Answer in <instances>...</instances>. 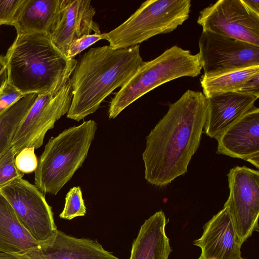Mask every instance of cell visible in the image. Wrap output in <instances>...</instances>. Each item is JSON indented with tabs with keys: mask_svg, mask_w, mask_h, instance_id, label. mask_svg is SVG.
I'll return each instance as SVG.
<instances>
[{
	"mask_svg": "<svg viewBox=\"0 0 259 259\" xmlns=\"http://www.w3.org/2000/svg\"><path fill=\"white\" fill-rule=\"evenodd\" d=\"M167 223L162 210L145 220L133 243L130 259H168L172 249L165 233Z\"/></svg>",
	"mask_w": 259,
	"mask_h": 259,
	"instance_id": "ac0fdd59",
	"label": "cell"
},
{
	"mask_svg": "<svg viewBox=\"0 0 259 259\" xmlns=\"http://www.w3.org/2000/svg\"><path fill=\"white\" fill-rule=\"evenodd\" d=\"M38 95H25L0 114V156L9 148L20 122L35 101Z\"/></svg>",
	"mask_w": 259,
	"mask_h": 259,
	"instance_id": "44dd1931",
	"label": "cell"
},
{
	"mask_svg": "<svg viewBox=\"0 0 259 259\" xmlns=\"http://www.w3.org/2000/svg\"><path fill=\"white\" fill-rule=\"evenodd\" d=\"M24 0H0V25H11Z\"/></svg>",
	"mask_w": 259,
	"mask_h": 259,
	"instance_id": "484cf974",
	"label": "cell"
},
{
	"mask_svg": "<svg viewBox=\"0 0 259 259\" xmlns=\"http://www.w3.org/2000/svg\"><path fill=\"white\" fill-rule=\"evenodd\" d=\"M198 53L205 75L259 65V47L202 31Z\"/></svg>",
	"mask_w": 259,
	"mask_h": 259,
	"instance_id": "8fae6325",
	"label": "cell"
},
{
	"mask_svg": "<svg viewBox=\"0 0 259 259\" xmlns=\"http://www.w3.org/2000/svg\"><path fill=\"white\" fill-rule=\"evenodd\" d=\"M144 62L140 45L91 48L77 61L70 77L72 98L67 117L80 121L95 112L105 98L127 83Z\"/></svg>",
	"mask_w": 259,
	"mask_h": 259,
	"instance_id": "7a4b0ae2",
	"label": "cell"
},
{
	"mask_svg": "<svg viewBox=\"0 0 259 259\" xmlns=\"http://www.w3.org/2000/svg\"><path fill=\"white\" fill-rule=\"evenodd\" d=\"M8 80V69L4 58L0 56V89Z\"/></svg>",
	"mask_w": 259,
	"mask_h": 259,
	"instance_id": "83f0119b",
	"label": "cell"
},
{
	"mask_svg": "<svg viewBox=\"0 0 259 259\" xmlns=\"http://www.w3.org/2000/svg\"><path fill=\"white\" fill-rule=\"evenodd\" d=\"M15 157L11 147L0 156V189L24 176L15 166Z\"/></svg>",
	"mask_w": 259,
	"mask_h": 259,
	"instance_id": "603a6c76",
	"label": "cell"
},
{
	"mask_svg": "<svg viewBox=\"0 0 259 259\" xmlns=\"http://www.w3.org/2000/svg\"><path fill=\"white\" fill-rule=\"evenodd\" d=\"M0 259L119 258L96 240L74 237L57 230L47 242L19 252H0Z\"/></svg>",
	"mask_w": 259,
	"mask_h": 259,
	"instance_id": "7c38bea8",
	"label": "cell"
},
{
	"mask_svg": "<svg viewBox=\"0 0 259 259\" xmlns=\"http://www.w3.org/2000/svg\"><path fill=\"white\" fill-rule=\"evenodd\" d=\"M193 244L201 249V259H244L242 245L225 206L204 225L202 236Z\"/></svg>",
	"mask_w": 259,
	"mask_h": 259,
	"instance_id": "5bb4252c",
	"label": "cell"
},
{
	"mask_svg": "<svg viewBox=\"0 0 259 259\" xmlns=\"http://www.w3.org/2000/svg\"><path fill=\"white\" fill-rule=\"evenodd\" d=\"M24 95L8 80L0 89V114Z\"/></svg>",
	"mask_w": 259,
	"mask_h": 259,
	"instance_id": "4316f807",
	"label": "cell"
},
{
	"mask_svg": "<svg viewBox=\"0 0 259 259\" xmlns=\"http://www.w3.org/2000/svg\"><path fill=\"white\" fill-rule=\"evenodd\" d=\"M34 148L22 149L15 157V164L21 173L30 174L34 172L38 165V159Z\"/></svg>",
	"mask_w": 259,
	"mask_h": 259,
	"instance_id": "cb8c5ba5",
	"label": "cell"
},
{
	"mask_svg": "<svg viewBox=\"0 0 259 259\" xmlns=\"http://www.w3.org/2000/svg\"><path fill=\"white\" fill-rule=\"evenodd\" d=\"M244 3L253 12L259 15L258 0H242Z\"/></svg>",
	"mask_w": 259,
	"mask_h": 259,
	"instance_id": "f1b7e54d",
	"label": "cell"
},
{
	"mask_svg": "<svg viewBox=\"0 0 259 259\" xmlns=\"http://www.w3.org/2000/svg\"></svg>",
	"mask_w": 259,
	"mask_h": 259,
	"instance_id": "4dcf8cb0",
	"label": "cell"
},
{
	"mask_svg": "<svg viewBox=\"0 0 259 259\" xmlns=\"http://www.w3.org/2000/svg\"><path fill=\"white\" fill-rule=\"evenodd\" d=\"M4 59L8 81L23 95L55 91L70 78L77 63L44 33L17 35Z\"/></svg>",
	"mask_w": 259,
	"mask_h": 259,
	"instance_id": "3957f363",
	"label": "cell"
},
{
	"mask_svg": "<svg viewBox=\"0 0 259 259\" xmlns=\"http://www.w3.org/2000/svg\"><path fill=\"white\" fill-rule=\"evenodd\" d=\"M86 207L80 187H74L66 195L64 209L60 214L61 219L70 220L77 217L84 216Z\"/></svg>",
	"mask_w": 259,
	"mask_h": 259,
	"instance_id": "7402d4cb",
	"label": "cell"
},
{
	"mask_svg": "<svg viewBox=\"0 0 259 259\" xmlns=\"http://www.w3.org/2000/svg\"><path fill=\"white\" fill-rule=\"evenodd\" d=\"M197 259H201V258H200V257H199V258H197Z\"/></svg>",
	"mask_w": 259,
	"mask_h": 259,
	"instance_id": "f546056e",
	"label": "cell"
},
{
	"mask_svg": "<svg viewBox=\"0 0 259 259\" xmlns=\"http://www.w3.org/2000/svg\"><path fill=\"white\" fill-rule=\"evenodd\" d=\"M259 96L242 92L220 94L206 98L207 109L204 132L216 140L254 106Z\"/></svg>",
	"mask_w": 259,
	"mask_h": 259,
	"instance_id": "2e32d148",
	"label": "cell"
},
{
	"mask_svg": "<svg viewBox=\"0 0 259 259\" xmlns=\"http://www.w3.org/2000/svg\"><path fill=\"white\" fill-rule=\"evenodd\" d=\"M229 196L226 206L241 245L258 231L259 172L236 166L227 175Z\"/></svg>",
	"mask_w": 259,
	"mask_h": 259,
	"instance_id": "9c48e42d",
	"label": "cell"
},
{
	"mask_svg": "<svg viewBox=\"0 0 259 259\" xmlns=\"http://www.w3.org/2000/svg\"><path fill=\"white\" fill-rule=\"evenodd\" d=\"M44 243L34 239L23 227L11 204L0 193V252H19Z\"/></svg>",
	"mask_w": 259,
	"mask_h": 259,
	"instance_id": "d6986e66",
	"label": "cell"
},
{
	"mask_svg": "<svg viewBox=\"0 0 259 259\" xmlns=\"http://www.w3.org/2000/svg\"><path fill=\"white\" fill-rule=\"evenodd\" d=\"M97 124L94 120L65 130L47 143L34 171V184L43 193L56 195L85 158Z\"/></svg>",
	"mask_w": 259,
	"mask_h": 259,
	"instance_id": "277c9868",
	"label": "cell"
},
{
	"mask_svg": "<svg viewBox=\"0 0 259 259\" xmlns=\"http://www.w3.org/2000/svg\"><path fill=\"white\" fill-rule=\"evenodd\" d=\"M202 69L198 53L177 45L155 59L144 62L135 74L115 93L108 115L113 119L126 107L156 88L182 77L197 76Z\"/></svg>",
	"mask_w": 259,
	"mask_h": 259,
	"instance_id": "5b68a950",
	"label": "cell"
},
{
	"mask_svg": "<svg viewBox=\"0 0 259 259\" xmlns=\"http://www.w3.org/2000/svg\"><path fill=\"white\" fill-rule=\"evenodd\" d=\"M23 227L39 242L50 239L57 230L51 207L38 188L18 178L0 189Z\"/></svg>",
	"mask_w": 259,
	"mask_h": 259,
	"instance_id": "ba28073f",
	"label": "cell"
},
{
	"mask_svg": "<svg viewBox=\"0 0 259 259\" xmlns=\"http://www.w3.org/2000/svg\"><path fill=\"white\" fill-rule=\"evenodd\" d=\"M207 109L204 95L190 90L169 105L166 113L146 137L142 158L149 183L165 186L187 172L199 146Z\"/></svg>",
	"mask_w": 259,
	"mask_h": 259,
	"instance_id": "6da1fadb",
	"label": "cell"
},
{
	"mask_svg": "<svg viewBox=\"0 0 259 259\" xmlns=\"http://www.w3.org/2000/svg\"><path fill=\"white\" fill-rule=\"evenodd\" d=\"M217 140V153L247 161L258 168L259 109L253 106Z\"/></svg>",
	"mask_w": 259,
	"mask_h": 259,
	"instance_id": "4fadbf2b",
	"label": "cell"
},
{
	"mask_svg": "<svg viewBox=\"0 0 259 259\" xmlns=\"http://www.w3.org/2000/svg\"><path fill=\"white\" fill-rule=\"evenodd\" d=\"M64 0H24L12 25L17 35L50 34L61 15Z\"/></svg>",
	"mask_w": 259,
	"mask_h": 259,
	"instance_id": "e0dca14e",
	"label": "cell"
},
{
	"mask_svg": "<svg viewBox=\"0 0 259 259\" xmlns=\"http://www.w3.org/2000/svg\"><path fill=\"white\" fill-rule=\"evenodd\" d=\"M259 74V65L233 70L211 75H202L200 79L206 98L226 93L242 92L246 83Z\"/></svg>",
	"mask_w": 259,
	"mask_h": 259,
	"instance_id": "ffe728a7",
	"label": "cell"
},
{
	"mask_svg": "<svg viewBox=\"0 0 259 259\" xmlns=\"http://www.w3.org/2000/svg\"><path fill=\"white\" fill-rule=\"evenodd\" d=\"M95 14L90 0H64L59 19L50 34L55 46L66 55L69 46L75 40L92 32L101 34L94 20Z\"/></svg>",
	"mask_w": 259,
	"mask_h": 259,
	"instance_id": "9a60e30c",
	"label": "cell"
},
{
	"mask_svg": "<svg viewBox=\"0 0 259 259\" xmlns=\"http://www.w3.org/2000/svg\"><path fill=\"white\" fill-rule=\"evenodd\" d=\"M190 0H148L104 39L114 48L139 45L155 35L171 32L189 17Z\"/></svg>",
	"mask_w": 259,
	"mask_h": 259,
	"instance_id": "8992f818",
	"label": "cell"
},
{
	"mask_svg": "<svg viewBox=\"0 0 259 259\" xmlns=\"http://www.w3.org/2000/svg\"><path fill=\"white\" fill-rule=\"evenodd\" d=\"M72 98L70 79L52 92L38 95L14 135L11 145L14 154L24 148L41 147L47 132L68 112Z\"/></svg>",
	"mask_w": 259,
	"mask_h": 259,
	"instance_id": "52a82bcc",
	"label": "cell"
},
{
	"mask_svg": "<svg viewBox=\"0 0 259 259\" xmlns=\"http://www.w3.org/2000/svg\"><path fill=\"white\" fill-rule=\"evenodd\" d=\"M105 35V33L83 35L70 44L67 50L66 56L69 59H74L77 54L97 41L104 39Z\"/></svg>",
	"mask_w": 259,
	"mask_h": 259,
	"instance_id": "d4e9b609",
	"label": "cell"
},
{
	"mask_svg": "<svg viewBox=\"0 0 259 259\" xmlns=\"http://www.w3.org/2000/svg\"><path fill=\"white\" fill-rule=\"evenodd\" d=\"M202 31L259 47V15L242 0H219L201 10L197 21Z\"/></svg>",
	"mask_w": 259,
	"mask_h": 259,
	"instance_id": "30bf717a",
	"label": "cell"
}]
</instances>
